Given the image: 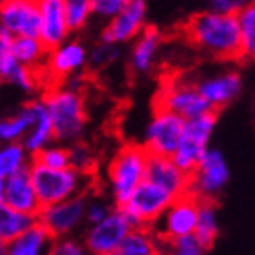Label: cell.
Instances as JSON below:
<instances>
[{"mask_svg":"<svg viewBox=\"0 0 255 255\" xmlns=\"http://www.w3.org/2000/svg\"><path fill=\"white\" fill-rule=\"evenodd\" d=\"M186 37L197 49L213 59L241 57V29L237 15L215 9L201 11L186 24Z\"/></svg>","mask_w":255,"mask_h":255,"instance_id":"obj_1","label":"cell"},{"mask_svg":"<svg viewBox=\"0 0 255 255\" xmlns=\"http://www.w3.org/2000/svg\"><path fill=\"white\" fill-rule=\"evenodd\" d=\"M13 55L22 66L42 69L46 57H48V48L38 37H15L13 38Z\"/></svg>","mask_w":255,"mask_h":255,"instance_id":"obj_27","label":"cell"},{"mask_svg":"<svg viewBox=\"0 0 255 255\" xmlns=\"http://www.w3.org/2000/svg\"><path fill=\"white\" fill-rule=\"evenodd\" d=\"M208 2H212V4H217V2H224V0H208Z\"/></svg>","mask_w":255,"mask_h":255,"instance_id":"obj_42","label":"cell"},{"mask_svg":"<svg viewBox=\"0 0 255 255\" xmlns=\"http://www.w3.org/2000/svg\"><path fill=\"white\" fill-rule=\"evenodd\" d=\"M40 101L53 126L55 140L69 144L80 140L88 123L84 95L68 86L55 84L46 90Z\"/></svg>","mask_w":255,"mask_h":255,"instance_id":"obj_2","label":"cell"},{"mask_svg":"<svg viewBox=\"0 0 255 255\" xmlns=\"http://www.w3.org/2000/svg\"><path fill=\"white\" fill-rule=\"evenodd\" d=\"M162 252V239L149 226H131L119 245L115 255H157Z\"/></svg>","mask_w":255,"mask_h":255,"instance_id":"obj_21","label":"cell"},{"mask_svg":"<svg viewBox=\"0 0 255 255\" xmlns=\"http://www.w3.org/2000/svg\"><path fill=\"white\" fill-rule=\"evenodd\" d=\"M86 201L88 197L82 193L49 206H42L37 213V221L53 235V239L69 237L86 223Z\"/></svg>","mask_w":255,"mask_h":255,"instance_id":"obj_8","label":"cell"},{"mask_svg":"<svg viewBox=\"0 0 255 255\" xmlns=\"http://www.w3.org/2000/svg\"><path fill=\"white\" fill-rule=\"evenodd\" d=\"M35 223H37V217L16 212L11 206H7L5 202H0V241L2 243H5V245L11 243Z\"/></svg>","mask_w":255,"mask_h":255,"instance_id":"obj_26","label":"cell"},{"mask_svg":"<svg viewBox=\"0 0 255 255\" xmlns=\"http://www.w3.org/2000/svg\"><path fill=\"white\" fill-rule=\"evenodd\" d=\"M157 108L168 110L182 119L197 117L212 110L204 97L199 93L197 86L184 80H171L162 86L157 95Z\"/></svg>","mask_w":255,"mask_h":255,"instance_id":"obj_11","label":"cell"},{"mask_svg":"<svg viewBox=\"0 0 255 255\" xmlns=\"http://www.w3.org/2000/svg\"><path fill=\"white\" fill-rule=\"evenodd\" d=\"M195 86L199 93L204 97V101L210 104V108L219 112L221 108H226L241 95L243 79L237 71H223L199 80Z\"/></svg>","mask_w":255,"mask_h":255,"instance_id":"obj_16","label":"cell"},{"mask_svg":"<svg viewBox=\"0 0 255 255\" xmlns=\"http://www.w3.org/2000/svg\"><path fill=\"white\" fill-rule=\"evenodd\" d=\"M162 35L157 27H144L135 38L129 53V66L137 75H146L153 69V64L159 55Z\"/></svg>","mask_w":255,"mask_h":255,"instance_id":"obj_20","label":"cell"},{"mask_svg":"<svg viewBox=\"0 0 255 255\" xmlns=\"http://www.w3.org/2000/svg\"><path fill=\"white\" fill-rule=\"evenodd\" d=\"M175 201L170 190L144 179L133 191L126 204L121 206L131 226H153L166 212V208Z\"/></svg>","mask_w":255,"mask_h":255,"instance_id":"obj_5","label":"cell"},{"mask_svg":"<svg viewBox=\"0 0 255 255\" xmlns=\"http://www.w3.org/2000/svg\"><path fill=\"white\" fill-rule=\"evenodd\" d=\"M31 160L37 164H42L46 168H68L69 166V148L62 144H48L46 148L31 155Z\"/></svg>","mask_w":255,"mask_h":255,"instance_id":"obj_31","label":"cell"},{"mask_svg":"<svg viewBox=\"0 0 255 255\" xmlns=\"http://www.w3.org/2000/svg\"><path fill=\"white\" fill-rule=\"evenodd\" d=\"M113 210V204H110L104 199H88L86 201V223L95 224L99 221L110 215V212Z\"/></svg>","mask_w":255,"mask_h":255,"instance_id":"obj_38","label":"cell"},{"mask_svg":"<svg viewBox=\"0 0 255 255\" xmlns=\"http://www.w3.org/2000/svg\"><path fill=\"white\" fill-rule=\"evenodd\" d=\"M53 241V235L37 221L24 234L7 243L5 255H46Z\"/></svg>","mask_w":255,"mask_h":255,"instance_id":"obj_22","label":"cell"},{"mask_svg":"<svg viewBox=\"0 0 255 255\" xmlns=\"http://www.w3.org/2000/svg\"><path fill=\"white\" fill-rule=\"evenodd\" d=\"M208 148H210V146H206V144L195 142V140H191V138L182 137L179 146H177V149L171 153L170 159L173 160L182 171H186L188 175H190L191 171L197 168V164L201 162L202 155L206 153Z\"/></svg>","mask_w":255,"mask_h":255,"instance_id":"obj_29","label":"cell"},{"mask_svg":"<svg viewBox=\"0 0 255 255\" xmlns=\"http://www.w3.org/2000/svg\"><path fill=\"white\" fill-rule=\"evenodd\" d=\"M129 2L131 0H91V9H93V15L108 22L119 11H123Z\"/></svg>","mask_w":255,"mask_h":255,"instance_id":"obj_37","label":"cell"},{"mask_svg":"<svg viewBox=\"0 0 255 255\" xmlns=\"http://www.w3.org/2000/svg\"><path fill=\"white\" fill-rule=\"evenodd\" d=\"M146 179L170 190L175 197L190 193V175L182 171L170 157L149 155L146 166Z\"/></svg>","mask_w":255,"mask_h":255,"instance_id":"obj_19","label":"cell"},{"mask_svg":"<svg viewBox=\"0 0 255 255\" xmlns=\"http://www.w3.org/2000/svg\"><path fill=\"white\" fill-rule=\"evenodd\" d=\"M0 26L13 37H38L40 35V9L38 0H2Z\"/></svg>","mask_w":255,"mask_h":255,"instance_id":"obj_14","label":"cell"},{"mask_svg":"<svg viewBox=\"0 0 255 255\" xmlns=\"http://www.w3.org/2000/svg\"><path fill=\"white\" fill-rule=\"evenodd\" d=\"M4 202L16 212L27 213L37 217L40 212V202L33 188L31 175H29V164L15 171L13 175L5 177V190H4Z\"/></svg>","mask_w":255,"mask_h":255,"instance_id":"obj_17","label":"cell"},{"mask_svg":"<svg viewBox=\"0 0 255 255\" xmlns=\"http://www.w3.org/2000/svg\"><path fill=\"white\" fill-rule=\"evenodd\" d=\"M162 252L166 255H206V248L195 235H184L162 243Z\"/></svg>","mask_w":255,"mask_h":255,"instance_id":"obj_33","label":"cell"},{"mask_svg":"<svg viewBox=\"0 0 255 255\" xmlns=\"http://www.w3.org/2000/svg\"><path fill=\"white\" fill-rule=\"evenodd\" d=\"M13 35L0 26V80L20 88L22 91L37 90L42 82L38 69L22 66L13 55Z\"/></svg>","mask_w":255,"mask_h":255,"instance_id":"obj_15","label":"cell"},{"mask_svg":"<svg viewBox=\"0 0 255 255\" xmlns=\"http://www.w3.org/2000/svg\"><path fill=\"white\" fill-rule=\"evenodd\" d=\"M230 181V166L221 149L208 148L190 173V193L199 201H215Z\"/></svg>","mask_w":255,"mask_h":255,"instance_id":"obj_6","label":"cell"},{"mask_svg":"<svg viewBox=\"0 0 255 255\" xmlns=\"http://www.w3.org/2000/svg\"><path fill=\"white\" fill-rule=\"evenodd\" d=\"M245 0H224V2H217V4H212V9L221 11V13H234L237 15V11L243 7Z\"/></svg>","mask_w":255,"mask_h":255,"instance_id":"obj_39","label":"cell"},{"mask_svg":"<svg viewBox=\"0 0 255 255\" xmlns=\"http://www.w3.org/2000/svg\"><path fill=\"white\" fill-rule=\"evenodd\" d=\"M5 252H7V245L0 241V255H5Z\"/></svg>","mask_w":255,"mask_h":255,"instance_id":"obj_41","label":"cell"},{"mask_svg":"<svg viewBox=\"0 0 255 255\" xmlns=\"http://www.w3.org/2000/svg\"><path fill=\"white\" fill-rule=\"evenodd\" d=\"M157 255H166V254H164V252H160V254H157Z\"/></svg>","mask_w":255,"mask_h":255,"instance_id":"obj_43","label":"cell"},{"mask_svg":"<svg viewBox=\"0 0 255 255\" xmlns=\"http://www.w3.org/2000/svg\"><path fill=\"white\" fill-rule=\"evenodd\" d=\"M0 2H2V0H0Z\"/></svg>","mask_w":255,"mask_h":255,"instance_id":"obj_44","label":"cell"},{"mask_svg":"<svg viewBox=\"0 0 255 255\" xmlns=\"http://www.w3.org/2000/svg\"><path fill=\"white\" fill-rule=\"evenodd\" d=\"M4 190H5V177L0 175V202H4Z\"/></svg>","mask_w":255,"mask_h":255,"instance_id":"obj_40","label":"cell"},{"mask_svg":"<svg viewBox=\"0 0 255 255\" xmlns=\"http://www.w3.org/2000/svg\"><path fill=\"white\" fill-rule=\"evenodd\" d=\"M201 245L210 250L219 237V213L215 201H199V213H197V226L193 232Z\"/></svg>","mask_w":255,"mask_h":255,"instance_id":"obj_25","label":"cell"},{"mask_svg":"<svg viewBox=\"0 0 255 255\" xmlns=\"http://www.w3.org/2000/svg\"><path fill=\"white\" fill-rule=\"evenodd\" d=\"M31 155L27 153L22 142H7L0 148V175L9 177L20 168L29 164Z\"/></svg>","mask_w":255,"mask_h":255,"instance_id":"obj_30","label":"cell"},{"mask_svg":"<svg viewBox=\"0 0 255 255\" xmlns=\"http://www.w3.org/2000/svg\"><path fill=\"white\" fill-rule=\"evenodd\" d=\"M184 131V119L175 113L157 108L144 129V149L149 155L171 157Z\"/></svg>","mask_w":255,"mask_h":255,"instance_id":"obj_7","label":"cell"},{"mask_svg":"<svg viewBox=\"0 0 255 255\" xmlns=\"http://www.w3.org/2000/svg\"><path fill=\"white\" fill-rule=\"evenodd\" d=\"M148 16V0H131L123 11L106 22L101 33V42L121 44L131 42L138 37V33L146 27Z\"/></svg>","mask_w":255,"mask_h":255,"instance_id":"obj_12","label":"cell"},{"mask_svg":"<svg viewBox=\"0 0 255 255\" xmlns=\"http://www.w3.org/2000/svg\"><path fill=\"white\" fill-rule=\"evenodd\" d=\"M46 255H90L86 250L84 243L69 237H59L55 239L49 246V250L46 252Z\"/></svg>","mask_w":255,"mask_h":255,"instance_id":"obj_36","label":"cell"},{"mask_svg":"<svg viewBox=\"0 0 255 255\" xmlns=\"http://www.w3.org/2000/svg\"><path fill=\"white\" fill-rule=\"evenodd\" d=\"M149 153L142 144H124L106 166V184L112 202L117 208L126 204L135 188L146 179Z\"/></svg>","mask_w":255,"mask_h":255,"instance_id":"obj_3","label":"cell"},{"mask_svg":"<svg viewBox=\"0 0 255 255\" xmlns=\"http://www.w3.org/2000/svg\"><path fill=\"white\" fill-rule=\"evenodd\" d=\"M119 59V48L115 44H106L101 42L99 46L91 49V53H88V64L91 68H104L110 66L112 62Z\"/></svg>","mask_w":255,"mask_h":255,"instance_id":"obj_35","label":"cell"},{"mask_svg":"<svg viewBox=\"0 0 255 255\" xmlns=\"http://www.w3.org/2000/svg\"><path fill=\"white\" fill-rule=\"evenodd\" d=\"M69 166L82 173H93L95 170V155L84 142L69 144Z\"/></svg>","mask_w":255,"mask_h":255,"instance_id":"obj_34","label":"cell"},{"mask_svg":"<svg viewBox=\"0 0 255 255\" xmlns=\"http://www.w3.org/2000/svg\"><path fill=\"white\" fill-rule=\"evenodd\" d=\"M29 175L40 206L82 195L91 184V173H82L71 166L55 170L29 160Z\"/></svg>","mask_w":255,"mask_h":255,"instance_id":"obj_4","label":"cell"},{"mask_svg":"<svg viewBox=\"0 0 255 255\" xmlns=\"http://www.w3.org/2000/svg\"><path fill=\"white\" fill-rule=\"evenodd\" d=\"M131 230V224L126 219L121 208H113L110 215L95 224H90L84 234V246L90 255H115L124 235Z\"/></svg>","mask_w":255,"mask_h":255,"instance_id":"obj_9","label":"cell"},{"mask_svg":"<svg viewBox=\"0 0 255 255\" xmlns=\"http://www.w3.org/2000/svg\"><path fill=\"white\" fill-rule=\"evenodd\" d=\"M237 20L241 29V57L255 59V0H246L237 11Z\"/></svg>","mask_w":255,"mask_h":255,"instance_id":"obj_28","label":"cell"},{"mask_svg":"<svg viewBox=\"0 0 255 255\" xmlns=\"http://www.w3.org/2000/svg\"><path fill=\"white\" fill-rule=\"evenodd\" d=\"M197 213H199V199L191 193L175 197V201L166 208V212L151 226L157 232L162 243L184 235H193L197 226Z\"/></svg>","mask_w":255,"mask_h":255,"instance_id":"obj_10","label":"cell"},{"mask_svg":"<svg viewBox=\"0 0 255 255\" xmlns=\"http://www.w3.org/2000/svg\"><path fill=\"white\" fill-rule=\"evenodd\" d=\"M93 16L91 0H66V22L69 33L80 31Z\"/></svg>","mask_w":255,"mask_h":255,"instance_id":"obj_32","label":"cell"},{"mask_svg":"<svg viewBox=\"0 0 255 255\" xmlns=\"http://www.w3.org/2000/svg\"><path fill=\"white\" fill-rule=\"evenodd\" d=\"M40 35L38 38L49 49L68 40L69 27L66 22V0H38Z\"/></svg>","mask_w":255,"mask_h":255,"instance_id":"obj_18","label":"cell"},{"mask_svg":"<svg viewBox=\"0 0 255 255\" xmlns=\"http://www.w3.org/2000/svg\"><path fill=\"white\" fill-rule=\"evenodd\" d=\"M55 140V133L49 115L44 108L42 101H37V117L35 123L29 128V131L26 133V137L22 138V146L26 148V151L29 155H35L37 151H40L42 148H46L48 144H51Z\"/></svg>","mask_w":255,"mask_h":255,"instance_id":"obj_23","label":"cell"},{"mask_svg":"<svg viewBox=\"0 0 255 255\" xmlns=\"http://www.w3.org/2000/svg\"><path fill=\"white\" fill-rule=\"evenodd\" d=\"M88 66V49L79 40H64L57 48L49 49L42 69L46 79L59 84L71 75L80 73Z\"/></svg>","mask_w":255,"mask_h":255,"instance_id":"obj_13","label":"cell"},{"mask_svg":"<svg viewBox=\"0 0 255 255\" xmlns=\"http://www.w3.org/2000/svg\"><path fill=\"white\" fill-rule=\"evenodd\" d=\"M35 117H37V101H31L26 106H22V110L16 115L0 121V140L4 142L22 140L35 123Z\"/></svg>","mask_w":255,"mask_h":255,"instance_id":"obj_24","label":"cell"}]
</instances>
